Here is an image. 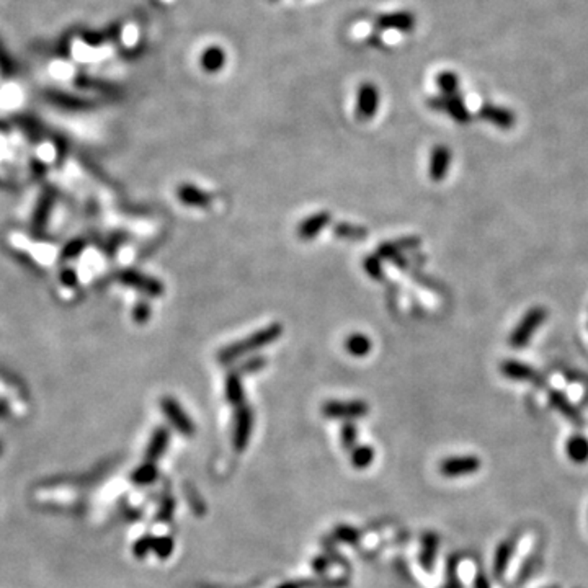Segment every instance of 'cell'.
Wrapping results in <instances>:
<instances>
[{
    "instance_id": "cell-1",
    "label": "cell",
    "mask_w": 588,
    "mask_h": 588,
    "mask_svg": "<svg viewBox=\"0 0 588 588\" xmlns=\"http://www.w3.org/2000/svg\"><path fill=\"white\" fill-rule=\"evenodd\" d=\"M4 246L22 263L38 272H51L61 263L64 247L56 237L41 234L30 227H10L2 236Z\"/></svg>"
},
{
    "instance_id": "cell-2",
    "label": "cell",
    "mask_w": 588,
    "mask_h": 588,
    "mask_svg": "<svg viewBox=\"0 0 588 588\" xmlns=\"http://www.w3.org/2000/svg\"><path fill=\"white\" fill-rule=\"evenodd\" d=\"M25 226L41 234L56 237L66 231V196L50 188L38 190L25 204Z\"/></svg>"
},
{
    "instance_id": "cell-3",
    "label": "cell",
    "mask_w": 588,
    "mask_h": 588,
    "mask_svg": "<svg viewBox=\"0 0 588 588\" xmlns=\"http://www.w3.org/2000/svg\"><path fill=\"white\" fill-rule=\"evenodd\" d=\"M282 333H283L282 324H272V325L265 327L263 330H258L255 333H252L250 337L243 338V340L241 342L231 343V345L222 348L218 353V359L222 364H229L232 362H236V359L246 357V354L248 353H253V352H257V350L268 347L270 343L277 342L278 338L282 337Z\"/></svg>"
},
{
    "instance_id": "cell-4",
    "label": "cell",
    "mask_w": 588,
    "mask_h": 588,
    "mask_svg": "<svg viewBox=\"0 0 588 588\" xmlns=\"http://www.w3.org/2000/svg\"><path fill=\"white\" fill-rule=\"evenodd\" d=\"M546 317H548V311H546L544 307L538 306L529 309L526 314H524L523 319L518 322V325L510 335L508 343H510L513 348L526 347L529 340H531V337L534 335V332H536L546 321Z\"/></svg>"
},
{
    "instance_id": "cell-5",
    "label": "cell",
    "mask_w": 588,
    "mask_h": 588,
    "mask_svg": "<svg viewBox=\"0 0 588 588\" xmlns=\"http://www.w3.org/2000/svg\"><path fill=\"white\" fill-rule=\"evenodd\" d=\"M118 279L125 286H129V288L147 296H152V298L163 294V284L158 279L142 275L141 272H136V270H123V272L118 273Z\"/></svg>"
},
{
    "instance_id": "cell-6",
    "label": "cell",
    "mask_w": 588,
    "mask_h": 588,
    "mask_svg": "<svg viewBox=\"0 0 588 588\" xmlns=\"http://www.w3.org/2000/svg\"><path fill=\"white\" fill-rule=\"evenodd\" d=\"M369 412L368 404L363 400H328L322 405V414L328 418H359Z\"/></svg>"
},
{
    "instance_id": "cell-7",
    "label": "cell",
    "mask_w": 588,
    "mask_h": 588,
    "mask_svg": "<svg viewBox=\"0 0 588 588\" xmlns=\"http://www.w3.org/2000/svg\"><path fill=\"white\" fill-rule=\"evenodd\" d=\"M161 409L163 414H166L167 420L172 423V425L177 428V430L182 433V435L190 437L193 433V423L190 420L188 415L185 414L182 405L178 404L177 400L172 399V397H163L161 400Z\"/></svg>"
},
{
    "instance_id": "cell-8",
    "label": "cell",
    "mask_w": 588,
    "mask_h": 588,
    "mask_svg": "<svg viewBox=\"0 0 588 588\" xmlns=\"http://www.w3.org/2000/svg\"><path fill=\"white\" fill-rule=\"evenodd\" d=\"M379 107V90L374 83L367 82L358 90L357 115L359 120H371Z\"/></svg>"
},
{
    "instance_id": "cell-9",
    "label": "cell",
    "mask_w": 588,
    "mask_h": 588,
    "mask_svg": "<svg viewBox=\"0 0 588 588\" xmlns=\"http://www.w3.org/2000/svg\"><path fill=\"white\" fill-rule=\"evenodd\" d=\"M480 468V461L475 456H459L449 458L439 464L442 474L448 478H461V475L474 474Z\"/></svg>"
},
{
    "instance_id": "cell-10",
    "label": "cell",
    "mask_w": 588,
    "mask_h": 588,
    "mask_svg": "<svg viewBox=\"0 0 588 588\" xmlns=\"http://www.w3.org/2000/svg\"><path fill=\"white\" fill-rule=\"evenodd\" d=\"M252 425H253V415L252 410L248 407L241 405L239 410L236 414V425H234V448L236 449H243L247 446L248 438H250L252 433Z\"/></svg>"
},
{
    "instance_id": "cell-11",
    "label": "cell",
    "mask_w": 588,
    "mask_h": 588,
    "mask_svg": "<svg viewBox=\"0 0 588 588\" xmlns=\"http://www.w3.org/2000/svg\"><path fill=\"white\" fill-rule=\"evenodd\" d=\"M449 166H451V152H449L448 147L437 146L435 149L432 151L430 167H428L430 178L435 180V182H442L448 175Z\"/></svg>"
},
{
    "instance_id": "cell-12",
    "label": "cell",
    "mask_w": 588,
    "mask_h": 588,
    "mask_svg": "<svg viewBox=\"0 0 588 588\" xmlns=\"http://www.w3.org/2000/svg\"><path fill=\"white\" fill-rule=\"evenodd\" d=\"M330 221H332V216L325 213V211H321V213L309 216V218H306L298 226L299 239H303V241L316 239V237L321 234V231L324 229V227H327Z\"/></svg>"
},
{
    "instance_id": "cell-13",
    "label": "cell",
    "mask_w": 588,
    "mask_h": 588,
    "mask_svg": "<svg viewBox=\"0 0 588 588\" xmlns=\"http://www.w3.org/2000/svg\"><path fill=\"white\" fill-rule=\"evenodd\" d=\"M177 196L183 204L193 206V208H208L213 203V195L206 193L201 188L193 187V185H182V187H178Z\"/></svg>"
},
{
    "instance_id": "cell-14",
    "label": "cell",
    "mask_w": 588,
    "mask_h": 588,
    "mask_svg": "<svg viewBox=\"0 0 588 588\" xmlns=\"http://www.w3.org/2000/svg\"><path fill=\"white\" fill-rule=\"evenodd\" d=\"M417 246H420V239H417V237H404V239L386 242L383 246H379L376 255H378L381 260H389V258L394 260V258L400 257L402 252L410 250V248H415Z\"/></svg>"
},
{
    "instance_id": "cell-15",
    "label": "cell",
    "mask_w": 588,
    "mask_h": 588,
    "mask_svg": "<svg viewBox=\"0 0 588 588\" xmlns=\"http://www.w3.org/2000/svg\"><path fill=\"white\" fill-rule=\"evenodd\" d=\"M378 28L381 30H399V31H410L414 28L415 20L410 13L407 12H397L381 15L378 18Z\"/></svg>"
},
{
    "instance_id": "cell-16",
    "label": "cell",
    "mask_w": 588,
    "mask_h": 588,
    "mask_svg": "<svg viewBox=\"0 0 588 588\" xmlns=\"http://www.w3.org/2000/svg\"><path fill=\"white\" fill-rule=\"evenodd\" d=\"M502 373L507 376L508 379L513 381H531V383H536L538 381V373L531 367L524 364L521 362H515V359H510V362H505L502 364Z\"/></svg>"
},
{
    "instance_id": "cell-17",
    "label": "cell",
    "mask_w": 588,
    "mask_h": 588,
    "mask_svg": "<svg viewBox=\"0 0 588 588\" xmlns=\"http://www.w3.org/2000/svg\"><path fill=\"white\" fill-rule=\"evenodd\" d=\"M200 62H201V67H203L206 72H209V74L219 72L226 64V52L219 46H209L203 51Z\"/></svg>"
},
{
    "instance_id": "cell-18",
    "label": "cell",
    "mask_w": 588,
    "mask_h": 588,
    "mask_svg": "<svg viewBox=\"0 0 588 588\" xmlns=\"http://www.w3.org/2000/svg\"><path fill=\"white\" fill-rule=\"evenodd\" d=\"M345 348L352 357L363 358L371 352L373 343H371L369 337L364 335V333H352V335L347 337Z\"/></svg>"
},
{
    "instance_id": "cell-19",
    "label": "cell",
    "mask_w": 588,
    "mask_h": 588,
    "mask_svg": "<svg viewBox=\"0 0 588 588\" xmlns=\"http://www.w3.org/2000/svg\"><path fill=\"white\" fill-rule=\"evenodd\" d=\"M168 430L166 427H161L157 428L156 432H154V435L149 442V446H147V451H146V458L149 461H154L157 458H161V454L166 451L167 444H168Z\"/></svg>"
},
{
    "instance_id": "cell-20",
    "label": "cell",
    "mask_w": 588,
    "mask_h": 588,
    "mask_svg": "<svg viewBox=\"0 0 588 588\" xmlns=\"http://www.w3.org/2000/svg\"><path fill=\"white\" fill-rule=\"evenodd\" d=\"M226 399L231 402L232 405H241L243 402V388L241 376L231 371L226 379Z\"/></svg>"
},
{
    "instance_id": "cell-21",
    "label": "cell",
    "mask_w": 588,
    "mask_h": 588,
    "mask_svg": "<svg viewBox=\"0 0 588 588\" xmlns=\"http://www.w3.org/2000/svg\"><path fill=\"white\" fill-rule=\"evenodd\" d=\"M333 234L345 241H363V239H367L368 231L362 226H353V224H348V222H340V224H337L335 227H333Z\"/></svg>"
},
{
    "instance_id": "cell-22",
    "label": "cell",
    "mask_w": 588,
    "mask_h": 588,
    "mask_svg": "<svg viewBox=\"0 0 588 588\" xmlns=\"http://www.w3.org/2000/svg\"><path fill=\"white\" fill-rule=\"evenodd\" d=\"M567 454L575 463H585L588 459V439L584 437L570 438L567 444Z\"/></svg>"
},
{
    "instance_id": "cell-23",
    "label": "cell",
    "mask_w": 588,
    "mask_h": 588,
    "mask_svg": "<svg viewBox=\"0 0 588 588\" xmlns=\"http://www.w3.org/2000/svg\"><path fill=\"white\" fill-rule=\"evenodd\" d=\"M550 400H553V404L558 407V409L563 412V414H565L567 417H569V420L580 423L579 412H577L574 407H572L569 402H567V399L563 394H559V392H553V394H550Z\"/></svg>"
},
{
    "instance_id": "cell-24",
    "label": "cell",
    "mask_w": 588,
    "mask_h": 588,
    "mask_svg": "<svg viewBox=\"0 0 588 588\" xmlns=\"http://www.w3.org/2000/svg\"><path fill=\"white\" fill-rule=\"evenodd\" d=\"M265 364H267V358L265 357H250L243 363H241L239 367H236L234 373H237L239 376L252 374V373H257V371L263 369Z\"/></svg>"
},
{
    "instance_id": "cell-25",
    "label": "cell",
    "mask_w": 588,
    "mask_h": 588,
    "mask_svg": "<svg viewBox=\"0 0 588 588\" xmlns=\"http://www.w3.org/2000/svg\"><path fill=\"white\" fill-rule=\"evenodd\" d=\"M156 478H157V469L154 468L151 463H147L144 466H141V468H137L134 471V474H132V480H134L136 484H139V485L151 484V482L156 480Z\"/></svg>"
},
{
    "instance_id": "cell-26",
    "label": "cell",
    "mask_w": 588,
    "mask_h": 588,
    "mask_svg": "<svg viewBox=\"0 0 588 588\" xmlns=\"http://www.w3.org/2000/svg\"><path fill=\"white\" fill-rule=\"evenodd\" d=\"M374 458L373 448L369 446H358L353 449L352 453V463L357 466V468H367L371 464V461Z\"/></svg>"
},
{
    "instance_id": "cell-27",
    "label": "cell",
    "mask_w": 588,
    "mask_h": 588,
    "mask_svg": "<svg viewBox=\"0 0 588 588\" xmlns=\"http://www.w3.org/2000/svg\"><path fill=\"white\" fill-rule=\"evenodd\" d=\"M363 267H364V270H367V273L369 275L371 278H374V279H383L384 278L383 267H381V258L378 255L364 258Z\"/></svg>"
},
{
    "instance_id": "cell-28",
    "label": "cell",
    "mask_w": 588,
    "mask_h": 588,
    "mask_svg": "<svg viewBox=\"0 0 588 588\" xmlns=\"http://www.w3.org/2000/svg\"><path fill=\"white\" fill-rule=\"evenodd\" d=\"M132 319H134L137 324H144L151 319V306L146 301H139L132 309Z\"/></svg>"
},
{
    "instance_id": "cell-29",
    "label": "cell",
    "mask_w": 588,
    "mask_h": 588,
    "mask_svg": "<svg viewBox=\"0 0 588 588\" xmlns=\"http://www.w3.org/2000/svg\"><path fill=\"white\" fill-rule=\"evenodd\" d=\"M357 442V427L353 423H345L342 428V443L345 448H352Z\"/></svg>"
},
{
    "instance_id": "cell-30",
    "label": "cell",
    "mask_w": 588,
    "mask_h": 588,
    "mask_svg": "<svg viewBox=\"0 0 588 588\" xmlns=\"http://www.w3.org/2000/svg\"><path fill=\"white\" fill-rule=\"evenodd\" d=\"M151 549H154V539L149 536L139 539V541L134 544V554L137 558H144Z\"/></svg>"
},
{
    "instance_id": "cell-31",
    "label": "cell",
    "mask_w": 588,
    "mask_h": 588,
    "mask_svg": "<svg viewBox=\"0 0 588 588\" xmlns=\"http://www.w3.org/2000/svg\"><path fill=\"white\" fill-rule=\"evenodd\" d=\"M154 550L161 554L162 558H166V555L172 550V541L167 538L157 539V541H154Z\"/></svg>"
},
{
    "instance_id": "cell-32",
    "label": "cell",
    "mask_w": 588,
    "mask_h": 588,
    "mask_svg": "<svg viewBox=\"0 0 588 588\" xmlns=\"http://www.w3.org/2000/svg\"><path fill=\"white\" fill-rule=\"evenodd\" d=\"M438 83H439V87H442L444 90V92H451L453 87H454V79L451 76H448V74H446V76L439 77Z\"/></svg>"
},
{
    "instance_id": "cell-33",
    "label": "cell",
    "mask_w": 588,
    "mask_h": 588,
    "mask_svg": "<svg viewBox=\"0 0 588 588\" xmlns=\"http://www.w3.org/2000/svg\"><path fill=\"white\" fill-rule=\"evenodd\" d=\"M507 555H508V548H507V546H502L500 550H499V554H497V563L500 564L499 565V570H502L503 565H505V563H503V560H505Z\"/></svg>"
},
{
    "instance_id": "cell-34",
    "label": "cell",
    "mask_w": 588,
    "mask_h": 588,
    "mask_svg": "<svg viewBox=\"0 0 588 588\" xmlns=\"http://www.w3.org/2000/svg\"><path fill=\"white\" fill-rule=\"evenodd\" d=\"M478 588H489V584H487L485 579H479L478 580Z\"/></svg>"
},
{
    "instance_id": "cell-35",
    "label": "cell",
    "mask_w": 588,
    "mask_h": 588,
    "mask_svg": "<svg viewBox=\"0 0 588 588\" xmlns=\"http://www.w3.org/2000/svg\"><path fill=\"white\" fill-rule=\"evenodd\" d=\"M273 2H275V0H273Z\"/></svg>"
}]
</instances>
